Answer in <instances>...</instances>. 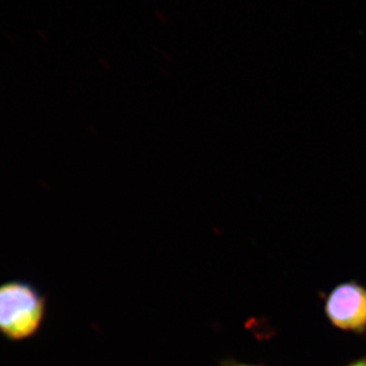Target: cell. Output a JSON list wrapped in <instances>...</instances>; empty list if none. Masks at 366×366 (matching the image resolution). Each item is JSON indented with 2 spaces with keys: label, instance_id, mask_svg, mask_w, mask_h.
Wrapping results in <instances>:
<instances>
[{
  "label": "cell",
  "instance_id": "obj_1",
  "mask_svg": "<svg viewBox=\"0 0 366 366\" xmlns=\"http://www.w3.org/2000/svg\"><path fill=\"white\" fill-rule=\"evenodd\" d=\"M46 313V299L39 289L24 281L0 285V333L21 342L39 331Z\"/></svg>",
  "mask_w": 366,
  "mask_h": 366
},
{
  "label": "cell",
  "instance_id": "obj_2",
  "mask_svg": "<svg viewBox=\"0 0 366 366\" xmlns=\"http://www.w3.org/2000/svg\"><path fill=\"white\" fill-rule=\"evenodd\" d=\"M325 313L335 327L357 335L366 333V288L358 282H344L325 301Z\"/></svg>",
  "mask_w": 366,
  "mask_h": 366
},
{
  "label": "cell",
  "instance_id": "obj_3",
  "mask_svg": "<svg viewBox=\"0 0 366 366\" xmlns=\"http://www.w3.org/2000/svg\"><path fill=\"white\" fill-rule=\"evenodd\" d=\"M346 366H366V357H362L360 360H353Z\"/></svg>",
  "mask_w": 366,
  "mask_h": 366
},
{
  "label": "cell",
  "instance_id": "obj_4",
  "mask_svg": "<svg viewBox=\"0 0 366 366\" xmlns=\"http://www.w3.org/2000/svg\"><path fill=\"white\" fill-rule=\"evenodd\" d=\"M226 366H252V365H247V364H229V365Z\"/></svg>",
  "mask_w": 366,
  "mask_h": 366
}]
</instances>
